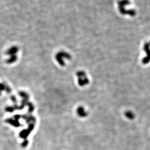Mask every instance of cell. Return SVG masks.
I'll return each instance as SVG.
<instances>
[{
    "mask_svg": "<svg viewBox=\"0 0 150 150\" xmlns=\"http://www.w3.org/2000/svg\"><path fill=\"white\" fill-rule=\"evenodd\" d=\"M76 76L78 78V83L79 86H85L90 83L86 73L84 71H79L76 73Z\"/></svg>",
    "mask_w": 150,
    "mask_h": 150,
    "instance_id": "obj_1",
    "label": "cell"
},
{
    "mask_svg": "<svg viewBox=\"0 0 150 150\" xmlns=\"http://www.w3.org/2000/svg\"><path fill=\"white\" fill-rule=\"evenodd\" d=\"M144 50L147 54V56L143 59L142 63L144 64H146L149 63L150 61V50L149 49V45H148V44H146L145 45Z\"/></svg>",
    "mask_w": 150,
    "mask_h": 150,
    "instance_id": "obj_2",
    "label": "cell"
},
{
    "mask_svg": "<svg viewBox=\"0 0 150 150\" xmlns=\"http://www.w3.org/2000/svg\"><path fill=\"white\" fill-rule=\"evenodd\" d=\"M77 113L81 117H85L88 115V113L86 111L85 109L83 106H80L77 108Z\"/></svg>",
    "mask_w": 150,
    "mask_h": 150,
    "instance_id": "obj_3",
    "label": "cell"
},
{
    "mask_svg": "<svg viewBox=\"0 0 150 150\" xmlns=\"http://www.w3.org/2000/svg\"><path fill=\"white\" fill-rule=\"evenodd\" d=\"M125 116L129 120H133L135 118V115L133 113L130 111H128L125 113Z\"/></svg>",
    "mask_w": 150,
    "mask_h": 150,
    "instance_id": "obj_4",
    "label": "cell"
}]
</instances>
